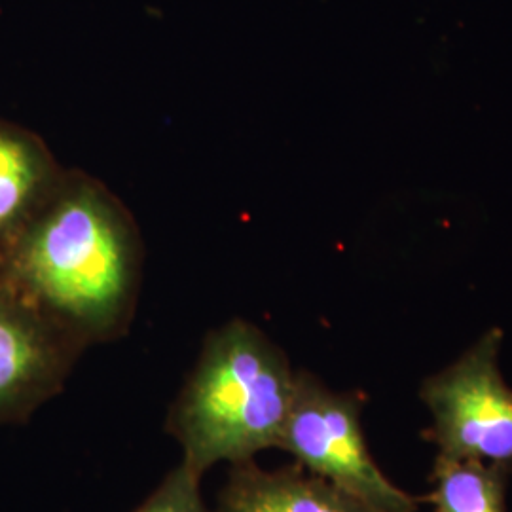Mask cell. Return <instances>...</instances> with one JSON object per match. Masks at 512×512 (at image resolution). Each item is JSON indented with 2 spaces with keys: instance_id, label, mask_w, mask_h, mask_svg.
Here are the masks:
<instances>
[{
  "instance_id": "cell-5",
  "label": "cell",
  "mask_w": 512,
  "mask_h": 512,
  "mask_svg": "<svg viewBox=\"0 0 512 512\" xmlns=\"http://www.w3.org/2000/svg\"><path fill=\"white\" fill-rule=\"evenodd\" d=\"M82 351L0 279V425L59 393Z\"/></svg>"
},
{
  "instance_id": "cell-2",
  "label": "cell",
  "mask_w": 512,
  "mask_h": 512,
  "mask_svg": "<svg viewBox=\"0 0 512 512\" xmlns=\"http://www.w3.org/2000/svg\"><path fill=\"white\" fill-rule=\"evenodd\" d=\"M296 372L274 342L243 319L213 330L167 416L184 465L205 475L279 448Z\"/></svg>"
},
{
  "instance_id": "cell-6",
  "label": "cell",
  "mask_w": 512,
  "mask_h": 512,
  "mask_svg": "<svg viewBox=\"0 0 512 512\" xmlns=\"http://www.w3.org/2000/svg\"><path fill=\"white\" fill-rule=\"evenodd\" d=\"M217 512H370L300 465L266 471L255 459L236 463L220 490Z\"/></svg>"
},
{
  "instance_id": "cell-4",
  "label": "cell",
  "mask_w": 512,
  "mask_h": 512,
  "mask_svg": "<svg viewBox=\"0 0 512 512\" xmlns=\"http://www.w3.org/2000/svg\"><path fill=\"white\" fill-rule=\"evenodd\" d=\"M501 330H490L454 365L427 378L420 397L433 416L425 439L439 456L512 473V387L499 370Z\"/></svg>"
},
{
  "instance_id": "cell-3",
  "label": "cell",
  "mask_w": 512,
  "mask_h": 512,
  "mask_svg": "<svg viewBox=\"0 0 512 512\" xmlns=\"http://www.w3.org/2000/svg\"><path fill=\"white\" fill-rule=\"evenodd\" d=\"M361 410L355 393L332 391L308 372H296L279 448L370 512L418 511V499L395 486L370 456Z\"/></svg>"
},
{
  "instance_id": "cell-1",
  "label": "cell",
  "mask_w": 512,
  "mask_h": 512,
  "mask_svg": "<svg viewBox=\"0 0 512 512\" xmlns=\"http://www.w3.org/2000/svg\"><path fill=\"white\" fill-rule=\"evenodd\" d=\"M141 266L126 205L88 173L65 169L0 260V279L86 349L128 332Z\"/></svg>"
},
{
  "instance_id": "cell-9",
  "label": "cell",
  "mask_w": 512,
  "mask_h": 512,
  "mask_svg": "<svg viewBox=\"0 0 512 512\" xmlns=\"http://www.w3.org/2000/svg\"><path fill=\"white\" fill-rule=\"evenodd\" d=\"M200 484L202 475L181 461L133 512H213L203 501Z\"/></svg>"
},
{
  "instance_id": "cell-8",
  "label": "cell",
  "mask_w": 512,
  "mask_h": 512,
  "mask_svg": "<svg viewBox=\"0 0 512 512\" xmlns=\"http://www.w3.org/2000/svg\"><path fill=\"white\" fill-rule=\"evenodd\" d=\"M511 475L494 465L437 456L433 490L425 501L435 512H507L505 495Z\"/></svg>"
},
{
  "instance_id": "cell-7",
  "label": "cell",
  "mask_w": 512,
  "mask_h": 512,
  "mask_svg": "<svg viewBox=\"0 0 512 512\" xmlns=\"http://www.w3.org/2000/svg\"><path fill=\"white\" fill-rule=\"evenodd\" d=\"M35 131L0 118V260L63 175Z\"/></svg>"
}]
</instances>
